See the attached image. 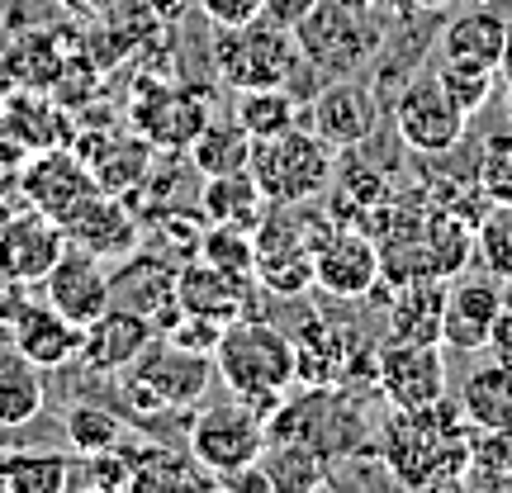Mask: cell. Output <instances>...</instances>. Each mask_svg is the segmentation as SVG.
Returning <instances> with one entry per match:
<instances>
[{
  "label": "cell",
  "instance_id": "6da1fadb",
  "mask_svg": "<svg viewBox=\"0 0 512 493\" xmlns=\"http://www.w3.org/2000/svg\"><path fill=\"white\" fill-rule=\"evenodd\" d=\"M475 427L460 403H427V408H394L380 432V460L403 489H465V465L475 451Z\"/></svg>",
  "mask_w": 512,
  "mask_h": 493
},
{
  "label": "cell",
  "instance_id": "7a4b0ae2",
  "mask_svg": "<svg viewBox=\"0 0 512 493\" xmlns=\"http://www.w3.org/2000/svg\"><path fill=\"white\" fill-rule=\"evenodd\" d=\"M214 375L233 389V399L252 403L271 422L285 408V389L294 384V337L266 318L242 313L219 332Z\"/></svg>",
  "mask_w": 512,
  "mask_h": 493
},
{
  "label": "cell",
  "instance_id": "3957f363",
  "mask_svg": "<svg viewBox=\"0 0 512 493\" xmlns=\"http://www.w3.org/2000/svg\"><path fill=\"white\" fill-rule=\"evenodd\" d=\"M214 380V356L171 347L166 337H152V347L124 370V403L138 422L166 418V413H190L209 394Z\"/></svg>",
  "mask_w": 512,
  "mask_h": 493
},
{
  "label": "cell",
  "instance_id": "277c9868",
  "mask_svg": "<svg viewBox=\"0 0 512 493\" xmlns=\"http://www.w3.org/2000/svg\"><path fill=\"white\" fill-rule=\"evenodd\" d=\"M247 171L261 185L266 204H294L299 209V204L328 195L332 147L309 124H294L285 133H275V138H256Z\"/></svg>",
  "mask_w": 512,
  "mask_h": 493
},
{
  "label": "cell",
  "instance_id": "5b68a950",
  "mask_svg": "<svg viewBox=\"0 0 512 493\" xmlns=\"http://www.w3.org/2000/svg\"><path fill=\"white\" fill-rule=\"evenodd\" d=\"M294 43H299V57L309 62L318 76H356L370 57L380 53V24L356 10L351 0H318L309 15L294 24Z\"/></svg>",
  "mask_w": 512,
  "mask_h": 493
},
{
  "label": "cell",
  "instance_id": "8992f818",
  "mask_svg": "<svg viewBox=\"0 0 512 493\" xmlns=\"http://www.w3.org/2000/svg\"><path fill=\"white\" fill-rule=\"evenodd\" d=\"M309 62L299 57L294 29L275 19H252L242 29H219L214 43V72L233 91H256V86H290Z\"/></svg>",
  "mask_w": 512,
  "mask_h": 493
},
{
  "label": "cell",
  "instance_id": "52a82bcc",
  "mask_svg": "<svg viewBox=\"0 0 512 493\" xmlns=\"http://www.w3.org/2000/svg\"><path fill=\"white\" fill-rule=\"evenodd\" d=\"M190 456L200 460L209 475H233V470H247V465H261L266 460V446H271V422L266 413H256L252 403H209L190 418Z\"/></svg>",
  "mask_w": 512,
  "mask_h": 493
},
{
  "label": "cell",
  "instance_id": "ba28073f",
  "mask_svg": "<svg viewBox=\"0 0 512 493\" xmlns=\"http://www.w3.org/2000/svg\"><path fill=\"white\" fill-rule=\"evenodd\" d=\"M394 128H399V143L418 157H446L451 147H460L470 114L456 110V100L441 91L437 72L413 76L399 95H394Z\"/></svg>",
  "mask_w": 512,
  "mask_h": 493
},
{
  "label": "cell",
  "instance_id": "9c48e42d",
  "mask_svg": "<svg viewBox=\"0 0 512 493\" xmlns=\"http://www.w3.org/2000/svg\"><path fill=\"white\" fill-rule=\"evenodd\" d=\"M19 195L29 209L48 214L53 223H67L86 209V204L100 195L91 166L76 157L72 147H43V152H29V162L19 171Z\"/></svg>",
  "mask_w": 512,
  "mask_h": 493
},
{
  "label": "cell",
  "instance_id": "30bf717a",
  "mask_svg": "<svg viewBox=\"0 0 512 493\" xmlns=\"http://www.w3.org/2000/svg\"><path fill=\"white\" fill-rule=\"evenodd\" d=\"M313 285L332 299H366L380 285V247L361 228L323 223L313 238Z\"/></svg>",
  "mask_w": 512,
  "mask_h": 493
},
{
  "label": "cell",
  "instance_id": "8fae6325",
  "mask_svg": "<svg viewBox=\"0 0 512 493\" xmlns=\"http://www.w3.org/2000/svg\"><path fill=\"white\" fill-rule=\"evenodd\" d=\"M375 384L394 408H427L446 399V351L441 342L384 337L375 347Z\"/></svg>",
  "mask_w": 512,
  "mask_h": 493
},
{
  "label": "cell",
  "instance_id": "7c38bea8",
  "mask_svg": "<svg viewBox=\"0 0 512 493\" xmlns=\"http://www.w3.org/2000/svg\"><path fill=\"white\" fill-rule=\"evenodd\" d=\"M375 119H380V100L366 81L356 76H337L323 91H313L309 114L304 124L332 147V152H347V147H361L375 133Z\"/></svg>",
  "mask_w": 512,
  "mask_h": 493
},
{
  "label": "cell",
  "instance_id": "4fadbf2b",
  "mask_svg": "<svg viewBox=\"0 0 512 493\" xmlns=\"http://www.w3.org/2000/svg\"><path fill=\"white\" fill-rule=\"evenodd\" d=\"M176 271H181V261L162 256L157 247H138L110 275V299L133 313H143V318H152V328L162 332L181 313V304H176Z\"/></svg>",
  "mask_w": 512,
  "mask_h": 493
},
{
  "label": "cell",
  "instance_id": "5bb4252c",
  "mask_svg": "<svg viewBox=\"0 0 512 493\" xmlns=\"http://www.w3.org/2000/svg\"><path fill=\"white\" fill-rule=\"evenodd\" d=\"M152 337H157L152 318L124 309V304H110L100 318H91V323L81 328L76 361L91 370V375H124V370L152 347Z\"/></svg>",
  "mask_w": 512,
  "mask_h": 493
},
{
  "label": "cell",
  "instance_id": "9a60e30c",
  "mask_svg": "<svg viewBox=\"0 0 512 493\" xmlns=\"http://www.w3.org/2000/svg\"><path fill=\"white\" fill-rule=\"evenodd\" d=\"M43 299H48L57 313H67L76 328H86L91 318H100V313L114 304L105 261L67 242V252L57 256V266L43 275Z\"/></svg>",
  "mask_w": 512,
  "mask_h": 493
},
{
  "label": "cell",
  "instance_id": "2e32d148",
  "mask_svg": "<svg viewBox=\"0 0 512 493\" xmlns=\"http://www.w3.org/2000/svg\"><path fill=\"white\" fill-rule=\"evenodd\" d=\"M62 252H67V228L29 204H24V214L0 223V266L15 280H24L29 290L43 285V275L53 271Z\"/></svg>",
  "mask_w": 512,
  "mask_h": 493
},
{
  "label": "cell",
  "instance_id": "e0dca14e",
  "mask_svg": "<svg viewBox=\"0 0 512 493\" xmlns=\"http://www.w3.org/2000/svg\"><path fill=\"white\" fill-rule=\"evenodd\" d=\"M498 309H503V285L498 275H460L446 290V313H441V347L451 351H479L489 347V328H494Z\"/></svg>",
  "mask_w": 512,
  "mask_h": 493
},
{
  "label": "cell",
  "instance_id": "ac0fdd59",
  "mask_svg": "<svg viewBox=\"0 0 512 493\" xmlns=\"http://www.w3.org/2000/svg\"><path fill=\"white\" fill-rule=\"evenodd\" d=\"M204 124H209L204 100L190 91H176V86H147L133 100V128L162 152H185Z\"/></svg>",
  "mask_w": 512,
  "mask_h": 493
},
{
  "label": "cell",
  "instance_id": "d6986e66",
  "mask_svg": "<svg viewBox=\"0 0 512 493\" xmlns=\"http://www.w3.org/2000/svg\"><path fill=\"white\" fill-rule=\"evenodd\" d=\"M10 347L38 370H62L81 351V328L67 313H57L48 299H24V309L10 318Z\"/></svg>",
  "mask_w": 512,
  "mask_h": 493
},
{
  "label": "cell",
  "instance_id": "ffe728a7",
  "mask_svg": "<svg viewBox=\"0 0 512 493\" xmlns=\"http://www.w3.org/2000/svg\"><path fill=\"white\" fill-rule=\"evenodd\" d=\"M67 242L81 252L100 256V261H124L128 252L143 247V223L133 214V204H124V195H95L72 223H67Z\"/></svg>",
  "mask_w": 512,
  "mask_h": 493
},
{
  "label": "cell",
  "instance_id": "44dd1931",
  "mask_svg": "<svg viewBox=\"0 0 512 493\" xmlns=\"http://www.w3.org/2000/svg\"><path fill=\"white\" fill-rule=\"evenodd\" d=\"M176 304L181 313H200L209 323H233L247 313V275H228L209 266L204 256H190L176 271Z\"/></svg>",
  "mask_w": 512,
  "mask_h": 493
},
{
  "label": "cell",
  "instance_id": "7402d4cb",
  "mask_svg": "<svg viewBox=\"0 0 512 493\" xmlns=\"http://www.w3.org/2000/svg\"><path fill=\"white\" fill-rule=\"evenodd\" d=\"M351 356H356V337L332 323H309L294 337V384L309 389H328L351 375Z\"/></svg>",
  "mask_w": 512,
  "mask_h": 493
},
{
  "label": "cell",
  "instance_id": "603a6c76",
  "mask_svg": "<svg viewBox=\"0 0 512 493\" xmlns=\"http://www.w3.org/2000/svg\"><path fill=\"white\" fill-rule=\"evenodd\" d=\"M446 280L441 275H422L408 285H394V304H389V337L399 342H441V313H446Z\"/></svg>",
  "mask_w": 512,
  "mask_h": 493
},
{
  "label": "cell",
  "instance_id": "cb8c5ba5",
  "mask_svg": "<svg viewBox=\"0 0 512 493\" xmlns=\"http://www.w3.org/2000/svg\"><path fill=\"white\" fill-rule=\"evenodd\" d=\"M456 403L475 432H503V427H512V366L508 361L470 366L465 380H460Z\"/></svg>",
  "mask_w": 512,
  "mask_h": 493
},
{
  "label": "cell",
  "instance_id": "d4e9b609",
  "mask_svg": "<svg viewBox=\"0 0 512 493\" xmlns=\"http://www.w3.org/2000/svg\"><path fill=\"white\" fill-rule=\"evenodd\" d=\"M0 133L15 138L24 152H43V147H67L76 138V128L67 124V114L53 110L43 91H19L15 100L0 105Z\"/></svg>",
  "mask_w": 512,
  "mask_h": 493
},
{
  "label": "cell",
  "instance_id": "484cf974",
  "mask_svg": "<svg viewBox=\"0 0 512 493\" xmlns=\"http://www.w3.org/2000/svg\"><path fill=\"white\" fill-rule=\"evenodd\" d=\"M503 43H508V19L494 10H465L441 34V62H475L503 72Z\"/></svg>",
  "mask_w": 512,
  "mask_h": 493
},
{
  "label": "cell",
  "instance_id": "4316f807",
  "mask_svg": "<svg viewBox=\"0 0 512 493\" xmlns=\"http://www.w3.org/2000/svg\"><path fill=\"white\" fill-rule=\"evenodd\" d=\"M266 195L261 185L252 181V171H228V176H204L200 190V214L209 223H223V228H242V233H256V223L266 219Z\"/></svg>",
  "mask_w": 512,
  "mask_h": 493
},
{
  "label": "cell",
  "instance_id": "83f0119b",
  "mask_svg": "<svg viewBox=\"0 0 512 493\" xmlns=\"http://www.w3.org/2000/svg\"><path fill=\"white\" fill-rule=\"evenodd\" d=\"M119 451L128 460V475H133V489H200V484H214V475L204 470L190 451H171V446H128L119 441Z\"/></svg>",
  "mask_w": 512,
  "mask_h": 493
},
{
  "label": "cell",
  "instance_id": "f1b7e54d",
  "mask_svg": "<svg viewBox=\"0 0 512 493\" xmlns=\"http://www.w3.org/2000/svg\"><path fill=\"white\" fill-rule=\"evenodd\" d=\"M67 479H72V456H62L53 446L0 456V493H62Z\"/></svg>",
  "mask_w": 512,
  "mask_h": 493
},
{
  "label": "cell",
  "instance_id": "f546056e",
  "mask_svg": "<svg viewBox=\"0 0 512 493\" xmlns=\"http://www.w3.org/2000/svg\"><path fill=\"white\" fill-rule=\"evenodd\" d=\"M48 389H43V370L34 361H24L19 351L0 356V432H15L43 413Z\"/></svg>",
  "mask_w": 512,
  "mask_h": 493
},
{
  "label": "cell",
  "instance_id": "4dcf8cb0",
  "mask_svg": "<svg viewBox=\"0 0 512 493\" xmlns=\"http://www.w3.org/2000/svg\"><path fill=\"white\" fill-rule=\"evenodd\" d=\"M190 166L200 176H228V171H247L252 162V138L238 119H209V124L195 133V143L185 147Z\"/></svg>",
  "mask_w": 512,
  "mask_h": 493
},
{
  "label": "cell",
  "instance_id": "1f68e13d",
  "mask_svg": "<svg viewBox=\"0 0 512 493\" xmlns=\"http://www.w3.org/2000/svg\"><path fill=\"white\" fill-rule=\"evenodd\" d=\"M233 119L247 128V138H275L294 128L304 114H299V95L290 86H256V91H238L233 100Z\"/></svg>",
  "mask_w": 512,
  "mask_h": 493
},
{
  "label": "cell",
  "instance_id": "d6a6232c",
  "mask_svg": "<svg viewBox=\"0 0 512 493\" xmlns=\"http://www.w3.org/2000/svg\"><path fill=\"white\" fill-rule=\"evenodd\" d=\"M62 432H67L76 456H105L124 441V418L110 413L105 403H72L62 418Z\"/></svg>",
  "mask_w": 512,
  "mask_h": 493
},
{
  "label": "cell",
  "instance_id": "836d02e7",
  "mask_svg": "<svg viewBox=\"0 0 512 493\" xmlns=\"http://www.w3.org/2000/svg\"><path fill=\"white\" fill-rule=\"evenodd\" d=\"M465 489L512 493V427L475 437V451H470V465H465Z\"/></svg>",
  "mask_w": 512,
  "mask_h": 493
},
{
  "label": "cell",
  "instance_id": "e575fe53",
  "mask_svg": "<svg viewBox=\"0 0 512 493\" xmlns=\"http://www.w3.org/2000/svg\"><path fill=\"white\" fill-rule=\"evenodd\" d=\"M475 185L484 204H512V124L494 128L475 157Z\"/></svg>",
  "mask_w": 512,
  "mask_h": 493
},
{
  "label": "cell",
  "instance_id": "d590c367",
  "mask_svg": "<svg viewBox=\"0 0 512 493\" xmlns=\"http://www.w3.org/2000/svg\"><path fill=\"white\" fill-rule=\"evenodd\" d=\"M475 252L484 261V271L508 285L512 280V204H489V214H479Z\"/></svg>",
  "mask_w": 512,
  "mask_h": 493
},
{
  "label": "cell",
  "instance_id": "8d00e7d4",
  "mask_svg": "<svg viewBox=\"0 0 512 493\" xmlns=\"http://www.w3.org/2000/svg\"><path fill=\"white\" fill-rule=\"evenodd\" d=\"M152 228H157V238H152L157 252L171 261H190V256H200L209 219L200 209H162V214H152Z\"/></svg>",
  "mask_w": 512,
  "mask_h": 493
},
{
  "label": "cell",
  "instance_id": "74e56055",
  "mask_svg": "<svg viewBox=\"0 0 512 493\" xmlns=\"http://www.w3.org/2000/svg\"><path fill=\"white\" fill-rule=\"evenodd\" d=\"M437 81H441V91L456 100L460 114H479L489 105V95H494L498 72L494 67H475V62H441Z\"/></svg>",
  "mask_w": 512,
  "mask_h": 493
},
{
  "label": "cell",
  "instance_id": "f35d334b",
  "mask_svg": "<svg viewBox=\"0 0 512 493\" xmlns=\"http://www.w3.org/2000/svg\"><path fill=\"white\" fill-rule=\"evenodd\" d=\"M200 256L228 275H247V280H252V271H256V242H252V233H242V228L209 223V228H204V242H200Z\"/></svg>",
  "mask_w": 512,
  "mask_h": 493
},
{
  "label": "cell",
  "instance_id": "ab89813d",
  "mask_svg": "<svg viewBox=\"0 0 512 493\" xmlns=\"http://www.w3.org/2000/svg\"><path fill=\"white\" fill-rule=\"evenodd\" d=\"M200 5V15L209 24H219V29H242V24H252V19L266 15V0H195Z\"/></svg>",
  "mask_w": 512,
  "mask_h": 493
},
{
  "label": "cell",
  "instance_id": "60d3db41",
  "mask_svg": "<svg viewBox=\"0 0 512 493\" xmlns=\"http://www.w3.org/2000/svg\"><path fill=\"white\" fill-rule=\"evenodd\" d=\"M24 162H29V152H24L15 138L0 133V204L19 190V171H24Z\"/></svg>",
  "mask_w": 512,
  "mask_h": 493
},
{
  "label": "cell",
  "instance_id": "b9f144b4",
  "mask_svg": "<svg viewBox=\"0 0 512 493\" xmlns=\"http://www.w3.org/2000/svg\"><path fill=\"white\" fill-rule=\"evenodd\" d=\"M489 351H494V361L512 366V290H503V309H498L494 328H489Z\"/></svg>",
  "mask_w": 512,
  "mask_h": 493
},
{
  "label": "cell",
  "instance_id": "7bdbcfd3",
  "mask_svg": "<svg viewBox=\"0 0 512 493\" xmlns=\"http://www.w3.org/2000/svg\"><path fill=\"white\" fill-rule=\"evenodd\" d=\"M24 299H29V285L0 266V328H10V318L24 309Z\"/></svg>",
  "mask_w": 512,
  "mask_h": 493
},
{
  "label": "cell",
  "instance_id": "ee69618b",
  "mask_svg": "<svg viewBox=\"0 0 512 493\" xmlns=\"http://www.w3.org/2000/svg\"><path fill=\"white\" fill-rule=\"evenodd\" d=\"M313 5H318V0H266V19H275V24L294 29V24L309 15Z\"/></svg>",
  "mask_w": 512,
  "mask_h": 493
},
{
  "label": "cell",
  "instance_id": "f6af8a7d",
  "mask_svg": "<svg viewBox=\"0 0 512 493\" xmlns=\"http://www.w3.org/2000/svg\"><path fill=\"white\" fill-rule=\"evenodd\" d=\"M351 5H356V10H366V15H370V10H380V5H399V0H351Z\"/></svg>",
  "mask_w": 512,
  "mask_h": 493
},
{
  "label": "cell",
  "instance_id": "bcb514c9",
  "mask_svg": "<svg viewBox=\"0 0 512 493\" xmlns=\"http://www.w3.org/2000/svg\"><path fill=\"white\" fill-rule=\"evenodd\" d=\"M503 72H512V19H508V43H503Z\"/></svg>",
  "mask_w": 512,
  "mask_h": 493
},
{
  "label": "cell",
  "instance_id": "7dc6e473",
  "mask_svg": "<svg viewBox=\"0 0 512 493\" xmlns=\"http://www.w3.org/2000/svg\"><path fill=\"white\" fill-rule=\"evenodd\" d=\"M508 76V91H503V110H508V124H512V72H503Z\"/></svg>",
  "mask_w": 512,
  "mask_h": 493
},
{
  "label": "cell",
  "instance_id": "c3c4849f",
  "mask_svg": "<svg viewBox=\"0 0 512 493\" xmlns=\"http://www.w3.org/2000/svg\"><path fill=\"white\" fill-rule=\"evenodd\" d=\"M422 10H446V5H451V0H418Z\"/></svg>",
  "mask_w": 512,
  "mask_h": 493
},
{
  "label": "cell",
  "instance_id": "681fc988",
  "mask_svg": "<svg viewBox=\"0 0 512 493\" xmlns=\"http://www.w3.org/2000/svg\"><path fill=\"white\" fill-rule=\"evenodd\" d=\"M508 290H512V280H508Z\"/></svg>",
  "mask_w": 512,
  "mask_h": 493
}]
</instances>
